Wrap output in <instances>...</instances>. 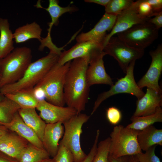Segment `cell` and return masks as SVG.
<instances>
[{
	"mask_svg": "<svg viewBox=\"0 0 162 162\" xmlns=\"http://www.w3.org/2000/svg\"><path fill=\"white\" fill-rule=\"evenodd\" d=\"M138 11L141 15L148 18L154 16L152 7L146 0H139Z\"/></svg>",
	"mask_w": 162,
	"mask_h": 162,
	"instance_id": "836d02e7",
	"label": "cell"
},
{
	"mask_svg": "<svg viewBox=\"0 0 162 162\" xmlns=\"http://www.w3.org/2000/svg\"><path fill=\"white\" fill-rule=\"evenodd\" d=\"M9 130L8 129L4 126L0 125V138L9 131Z\"/></svg>",
	"mask_w": 162,
	"mask_h": 162,
	"instance_id": "60d3db41",
	"label": "cell"
},
{
	"mask_svg": "<svg viewBox=\"0 0 162 162\" xmlns=\"http://www.w3.org/2000/svg\"><path fill=\"white\" fill-rule=\"evenodd\" d=\"M4 95L22 109L36 108L39 100L35 94L34 88L19 91L14 93L6 94Z\"/></svg>",
	"mask_w": 162,
	"mask_h": 162,
	"instance_id": "d4e9b609",
	"label": "cell"
},
{
	"mask_svg": "<svg viewBox=\"0 0 162 162\" xmlns=\"http://www.w3.org/2000/svg\"><path fill=\"white\" fill-rule=\"evenodd\" d=\"M90 117L86 114L80 113L63 123L64 132L59 143L71 151L74 155V162H82L87 155L81 147L80 136L82 127Z\"/></svg>",
	"mask_w": 162,
	"mask_h": 162,
	"instance_id": "8992f818",
	"label": "cell"
},
{
	"mask_svg": "<svg viewBox=\"0 0 162 162\" xmlns=\"http://www.w3.org/2000/svg\"><path fill=\"white\" fill-rule=\"evenodd\" d=\"M36 109L39 111V116L46 124L59 122L63 123L78 114L73 108L54 105L44 99L39 100Z\"/></svg>",
	"mask_w": 162,
	"mask_h": 162,
	"instance_id": "4fadbf2b",
	"label": "cell"
},
{
	"mask_svg": "<svg viewBox=\"0 0 162 162\" xmlns=\"http://www.w3.org/2000/svg\"><path fill=\"white\" fill-rule=\"evenodd\" d=\"M129 156H123L115 158L109 156V158L110 162H128Z\"/></svg>",
	"mask_w": 162,
	"mask_h": 162,
	"instance_id": "f35d334b",
	"label": "cell"
},
{
	"mask_svg": "<svg viewBox=\"0 0 162 162\" xmlns=\"http://www.w3.org/2000/svg\"><path fill=\"white\" fill-rule=\"evenodd\" d=\"M2 125L24 138L31 144L44 149L42 141L34 131L24 122L18 112L16 113L10 122Z\"/></svg>",
	"mask_w": 162,
	"mask_h": 162,
	"instance_id": "d6986e66",
	"label": "cell"
},
{
	"mask_svg": "<svg viewBox=\"0 0 162 162\" xmlns=\"http://www.w3.org/2000/svg\"><path fill=\"white\" fill-rule=\"evenodd\" d=\"M152 18H150L148 22L153 25L158 29L162 27V11L154 16Z\"/></svg>",
	"mask_w": 162,
	"mask_h": 162,
	"instance_id": "8d00e7d4",
	"label": "cell"
},
{
	"mask_svg": "<svg viewBox=\"0 0 162 162\" xmlns=\"http://www.w3.org/2000/svg\"><path fill=\"white\" fill-rule=\"evenodd\" d=\"M44 149L38 148L29 142L23 150L18 162H37L50 158Z\"/></svg>",
	"mask_w": 162,
	"mask_h": 162,
	"instance_id": "4316f807",
	"label": "cell"
},
{
	"mask_svg": "<svg viewBox=\"0 0 162 162\" xmlns=\"http://www.w3.org/2000/svg\"><path fill=\"white\" fill-rule=\"evenodd\" d=\"M156 146H153L144 153L142 152L134 155L139 162H160L159 158L155 153Z\"/></svg>",
	"mask_w": 162,
	"mask_h": 162,
	"instance_id": "1f68e13d",
	"label": "cell"
},
{
	"mask_svg": "<svg viewBox=\"0 0 162 162\" xmlns=\"http://www.w3.org/2000/svg\"><path fill=\"white\" fill-rule=\"evenodd\" d=\"M100 134V130H97L94 143L89 153L82 162H92L97 151L98 143Z\"/></svg>",
	"mask_w": 162,
	"mask_h": 162,
	"instance_id": "e575fe53",
	"label": "cell"
},
{
	"mask_svg": "<svg viewBox=\"0 0 162 162\" xmlns=\"http://www.w3.org/2000/svg\"><path fill=\"white\" fill-rule=\"evenodd\" d=\"M131 123L126 127L137 130H141L152 125L156 122H162V109L158 107L154 114L148 116L137 117H132Z\"/></svg>",
	"mask_w": 162,
	"mask_h": 162,
	"instance_id": "484cf974",
	"label": "cell"
},
{
	"mask_svg": "<svg viewBox=\"0 0 162 162\" xmlns=\"http://www.w3.org/2000/svg\"><path fill=\"white\" fill-rule=\"evenodd\" d=\"M107 118L112 124L116 125L120 121L122 118L121 111L118 108L114 106L108 108L106 111Z\"/></svg>",
	"mask_w": 162,
	"mask_h": 162,
	"instance_id": "d6a6232c",
	"label": "cell"
},
{
	"mask_svg": "<svg viewBox=\"0 0 162 162\" xmlns=\"http://www.w3.org/2000/svg\"><path fill=\"white\" fill-rule=\"evenodd\" d=\"M32 57L31 49L24 46L14 48L6 57L0 59V88L20 80L32 63Z\"/></svg>",
	"mask_w": 162,
	"mask_h": 162,
	"instance_id": "3957f363",
	"label": "cell"
},
{
	"mask_svg": "<svg viewBox=\"0 0 162 162\" xmlns=\"http://www.w3.org/2000/svg\"><path fill=\"white\" fill-rule=\"evenodd\" d=\"M37 162H54V161L53 158H49L48 159H46Z\"/></svg>",
	"mask_w": 162,
	"mask_h": 162,
	"instance_id": "7bdbcfd3",
	"label": "cell"
},
{
	"mask_svg": "<svg viewBox=\"0 0 162 162\" xmlns=\"http://www.w3.org/2000/svg\"><path fill=\"white\" fill-rule=\"evenodd\" d=\"M20 108L17 104L5 96L0 102V125L10 122Z\"/></svg>",
	"mask_w": 162,
	"mask_h": 162,
	"instance_id": "83f0119b",
	"label": "cell"
},
{
	"mask_svg": "<svg viewBox=\"0 0 162 162\" xmlns=\"http://www.w3.org/2000/svg\"><path fill=\"white\" fill-rule=\"evenodd\" d=\"M35 109L20 108L18 112L24 122L34 131L42 142L46 124L38 115Z\"/></svg>",
	"mask_w": 162,
	"mask_h": 162,
	"instance_id": "44dd1931",
	"label": "cell"
},
{
	"mask_svg": "<svg viewBox=\"0 0 162 162\" xmlns=\"http://www.w3.org/2000/svg\"><path fill=\"white\" fill-rule=\"evenodd\" d=\"M63 65L58 62L46 74L34 89L42 91L46 100L53 105L64 106V86L70 62Z\"/></svg>",
	"mask_w": 162,
	"mask_h": 162,
	"instance_id": "277c9868",
	"label": "cell"
},
{
	"mask_svg": "<svg viewBox=\"0 0 162 162\" xmlns=\"http://www.w3.org/2000/svg\"><path fill=\"white\" fill-rule=\"evenodd\" d=\"M103 48V45L92 41L78 42L69 49L62 52L58 62L63 65L75 58L86 57L89 58L94 52Z\"/></svg>",
	"mask_w": 162,
	"mask_h": 162,
	"instance_id": "2e32d148",
	"label": "cell"
},
{
	"mask_svg": "<svg viewBox=\"0 0 162 162\" xmlns=\"http://www.w3.org/2000/svg\"><path fill=\"white\" fill-rule=\"evenodd\" d=\"M152 60L146 74L138 81L137 84L142 89L144 87L152 88L162 94V90L158 81L162 72V45L159 44L154 50L149 52Z\"/></svg>",
	"mask_w": 162,
	"mask_h": 162,
	"instance_id": "8fae6325",
	"label": "cell"
},
{
	"mask_svg": "<svg viewBox=\"0 0 162 162\" xmlns=\"http://www.w3.org/2000/svg\"><path fill=\"white\" fill-rule=\"evenodd\" d=\"M110 0H86L85 2L88 3H93L99 4L105 7Z\"/></svg>",
	"mask_w": 162,
	"mask_h": 162,
	"instance_id": "ab89813d",
	"label": "cell"
},
{
	"mask_svg": "<svg viewBox=\"0 0 162 162\" xmlns=\"http://www.w3.org/2000/svg\"><path fill=\"white\" fill-rule=\"evenodd\" d=\"M117 15L105 13L94 27L88 32H82L76 38L77 43L90 41L103 45L107 35L106 32L113 28Z\"/></svg>",
	"mask_w": 162,
	"mask_h": 162,
	"instance_id": "5bb4252c",
	"label": "cell"
},
{
	"mask_svg": "<svg viewBox=\"0 0 162 162\" xmlns=\"http://www.w3.org/2000/svg\"><path fill=\"white\" fill-rule=\"evenodd\" d=\"M134 2L132 0H110L105 7V13L117 15L130 7Z\"/></svg>",
	"mask_w": 162,
	"mask_h": 162,
	"instance_id": "f546056e",
	"label": "cell"
},
{
	"mask_svg": "<svg viewBox=\"0 0 162 162\" xmlns=\"http://www.w3.org/2000/svg\"><path fill=\"white\" fill-rule=\"evenodd\" d=\"M138 132L121 125L115 126L110 135L109 156L115 158L142 153L137 140Z\"/></svg>",
	"mask_w": 162,
	"mask_h": 162,
	"instance_id": "5b68a950",
	"label": "cell"
},
{
	"mask_svg": "<svg viewBox=\"0 0 162 162\" xmlns=\"http://www.w3.org/2000/svg\"><path fill=\"white\" fill-rule=\"evenodd\" d=\"M64 132V128L62 122L46 124L42 142L44 149L50 157L53 158L56 154L59 141L62 137Z\"/></svg>",
	"mask_w": 162,
	"mask_h": 162,
	"instance_id": "e0dca14e",
	"label": "cell"
},
{
	"mask_svg": "<svg viewBox=\"0 0 162 162\" xmlns=\"http://www.w3.org/2000/svg\"><path fill=\"white\" fill-rule=\"evenodd\" d=\"M158 31L153 25L146 22L136 25L116 35L129 46L139 50H145L158 38Z\"/></svg>",
	"mask_w": 162,
	"mask_h": 162,
	"instance_id": "52a82bcc",
	"label": "cell"
},
{
	"mask_svg": "<svg viewBox=\"0 0 162 162\" xmlns=\"http://www.w3.org/2000/svg\"><path fill=\"white\" fill-rule=\"evenodd\" d=\"M110 142V137L99 142L96 153L92 162H110L109 158Z\"/></svg>",
	"mask_w": 162,
	"mask_h": 162,
	"instance_id": "f1b7e54d",
	"label": "cell"
},
{
	"mask_svg": "<svg viewBox=\"0 0 162 162\" xmlns=\"http://www.w3.org/2000/svg\"><path fill=\"white\" fill-rule=\"evenodd\" d=\"M54 162H74V155L68 148L59 144L58 152L53 158Z\"/></svg>",
	"mask_w": 162,
	"mask_h": 162,
	"instance_id": "4dcf8cb0",
	"label": "cell"
},
{
	"mask_svg": "<svg viewBox=\"0 0 162 162\" xmlns=\"http://www.w3.org/2000/svg\"><path fill=\"white\" fill-rule=\"evenodd\" d=\"M59 56L50 52L43 57L30 64L22 78L13 84L0 88L3 94L17 91L33 89L51 68L58 62Z\"/></svg>",
	"mask_w": 162,
	"mask_h": 162,
	"instance_id": "7a4b0ae2",
	"label": "cell"
},
{
	"mask_svg": "<svg viewBox=\"0 0 162 162\" xmlns=\"http://www.w3.org/2000/svg\"><path fill=\"white\" fill-rule=\"evenodd\" d=\"M6 18H0V59L6 57L14 49L13 33Z\"/></svg>",
	"mask_w": 162,
	"mask_h": 162,
	"instance_id": "603a6c76",
	"label": "cell"
},
{
	"mask_svg": "<svg viewBox=\"0 0 162 162\" xmlns=\"http://www.w3.org/2000/svg\"><path fill=\"white\" fill-rule=\"evenodd\" d=\"M137 140L142 150L146 151L151 147L162 146V129L156 128L153 125L139 130Z\"/></svg>",
	"mask_w": 162,
	"mask_h": 162,
	"instance_id": "ffe728a7",
	"label": "cell"
},
{
	"mask_svg": "<svg viewBox=\"0 0 162 162\" xmlns=\"http://www.w3.org/2000/svg\"><path fill=\"white\" fill-rule=\"evenodd\" d=\"M105 55L103 50H100L94 52L89 57L86 76L90 87L97 84H106L111 86L114 84L112 79L105 69L103 57Z\"/></svg>",
	"mask_w": 162,
	"mask_h": 162,
	"instance_id": "7c38bea8",
	"label": "cell"
},
{
	"mask_svg": "<svg viewBox=\"0 0 162 162\" xmlns=\"http://www.w3.org/2000/svg\"><path fill=\"white\" fill-rule=\"evenodd\" d=\"M162 94L155 90L147 88L146 93L140 98L137 99L136 108L132 117L145 116L152 115L158 108L161 107Z\"/></svg>",
	"mask_w": 162,
	"mask_h": 162,
	"instance_id": "9a60e30c",
	"label": "cell"
},
{
	"mask_svg": "<svg viewBox=\"0 0 162 162\" xmlns=\"http://www.w3.org/2000/svg\"><path fill=\"white\" fill-rule=\"evenodd\" d=\"M42 29L40 26L34 21L17 28L13 33L15 42L19 44L24 42L32 39H38L40 41Z\"/></svg>",
	"mask_w": 162,
	"mask_h": 162,
	"instance_id": "cb8c5ba5",
	"label": "cell"
},
{
	"mask_svg": "<svg viewBox=\"0 0 162 162\" xmlns=\"http://www.w3.org/2000/svg\"><path fill=\"white\" fill-rule=\"evenodd\" d=\"M59 1L57 0H49L48 7L46 8L43 7L41 4L40 1H38L34 6L37 8H42L47 11L51 18V21L48 23V32H51L53 25L57 26L59 23V17L63 14L67 12L72 13L77 11L78 9L74 6L70 5L63 7L59 4Z\"/></svg>",
	"mask_w": 162,
	"mask_h": 162,
	"instance_id": "7402d4cb",
	"label": "cell"
},
{
	"mask_svg": "<svg viewBox=\"0 0 162 162\" xmlns=\"http://www.w3.org/2000/svg\"><path fill=\"white\" fill-rule=\"evenodd\" d=\"M5 98V96L0 92V102L3 100Z\"/></svg>",
	"mask_w": 162,
	"mask_h": 162,
	"instance_id": "ee69618b",
	"label": "cell"
},
{
	"mask_svg": "<svg viewBox=\"0 0 162 162\" xmlns=\"http://www.w3.org/2000/svg\"><path fill=\"white\" fill-rule=\"evenodd\" d=\"M0 162H18L13 158L0 151Z\"/></svg>",
	"mask_w": 162,
	"mask_h": 162,
	"instance_id": "74e56055",
	"label": "cell"
},
{
	"mask_svg": "<svg viewBox=\"0 0 162 162\" xmlns=\"http://www.w3.org/2000/svg\"><path fill=\"white\" fill-rule=\"evenodd\" d=\"M103 51L116 59L123 72L126 74L130 64L133 61L141 58L145 50L132 47L117 37L112 36L104 47Z\"/></svg>",
	"mask_w": 162,
	"mask_h": 162,
	"instance_id": "9c48e42d",
	"label": "cell"
},
{
	"mask_svg": "<svg viewBox=\"0 0 162 162\" xmlns=\"http://www.w3.org/2000/svg\"><path fill=\"white\" fill-rule=\"evenodd\" d=\"M128 162H139L135 158L134 156H129Z\"/></svg>",
	"mask_w": 162,
	"mask_h": 162,
	"instance_id": "b9f144b4",
	"label": "cell"
},
{
	"mask_svg": "<svg viewBox=\"0 0 162 162\" xmlns=\"http://www.w3.org/2000/svg\"><path fill=\"white\" fill-rule=\"evenodd\" d=\"M139 2V0L134 1L130 7L117 15L113 28L105 38L104 47L115 34L124 32L136 25L148 22L151 18L143 16L138 12Z\"/></svg>",
	"mask_w": 162,
	"mask_h": 162,
	"instance_id": "30bf717a",
	"label": "cell"
},
{
	"mask_svg": "<svg viewBox=\"0 0 162 162\" xmlns=\"http://www.w3.org/2000/svg\"><path fill=\"white\" fill-rule=\"evenodd\" d=\"M151 5L155 16L158 13L162 11V0H146Z\"/></svg>",
	"mask_w": 162,
	"mask_h": 162,
	"instance_id": "d590c367",
	"label": "cell"
},
{
	"mask_svg": "<svg viewBox=\"0 0 162 162\" xmlns=\"http://www.w3.org/2000/svg\"><path fill=\"white\" fill-rule=\"evenodd\" d=\"M89 57L74 59L71 61L64 86V98L67 106L76 110L78 114L85 110L88 101L90 86L86 71Z\"/></svg>",
	"mask_w": 162,
	"mask_h": 162,
	"instance_id": "6da1fadb",
	"label": "cell"
},
{
	"mask_svg": "<svg viewBox=\"0 0 162 162\" xmlns=\"http://www.w3.org/2000/svg\"><path fill=\"white\" fill-rule=\"evenodd\" d=\"M1 77H2V74H1V69L0 68V80H1Z\"/></svg>",
	"mask_w": 162,
	"mask_h": 162,
	"instance_id": "f6af8a7d",
	"label": "cell"
},
{
	"mask_svg": "<svg viewBox=\"0 0 162 162\" xmlns=\"http://www.w3.org/2000/svg\"><path fill=\"white\" fill-rule=\"evenodd\" d=\"M29 143L24 138L9 130L0 138V151L18 161L21 153Z\"/></svg>",
	"mask_w": 162,
	"mask_h": 162,
	"instance_id": "ac0fdd59",
	"label": "cell"
},
{
	"mask_svg": "<svg viewBox=\"0 0 162 162\" xmlns=\"http://www.w3.org/2000/svg\"><path fill=\"white\" fill-rule=\"evenodd\" d=\"M136 60L132 61L128 68L125 76L111 86L108 91L99 94L95 100L91 115H93L101 103L110 97L121 93H127L135 96L137 99L141 98L145 93L138 86L134 76V69Z\"/></svg>",
	"mask_w": 162,
	"mask_h": 162,
	"instance_id": "ba28073f",
	"label": "cell"
}]
</instances>
